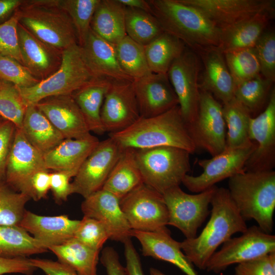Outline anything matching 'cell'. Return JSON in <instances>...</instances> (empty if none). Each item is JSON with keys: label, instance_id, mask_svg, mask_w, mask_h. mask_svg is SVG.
Returning a JSON list of instances; mask_svg holds the SVG:
<instances>
[{"label": "cell", "instance_id": "obj_1", "mask_svg": "<svg viewBox=\"0 0 275 275\" xmlns=\"http://www.w3.org/2000/svg\"><path fill=\"white\" fill-rule=\"evenodd\" d=\"M210 205V217L200 235L180 242L183 253L200 269H206L207 263L220 245L248 228L227 188L217 187Z\"/></svg>", "mask_w": 275, "mask_h": 275}, {"label": "cell", "instance_id": "obj_2", "mask_svg": "<svg viewBox=\"0 0 275 275\" xmlns=\"http://www.w3.org/2000/svg\"><path fill=\"white\" fill-rule=\"evenodd\" d=\"M108 136L123 149L170 146L190 154L197 149L178 105L155 117H140L127 128Z\"/></svg>", "mask_w": 275, "mask_h": 275}, {"label": "cell", "instance_id": "obj_3", "mask_svg": "<svg viewBox=\"0 0 275 275\" xmlns=\"http://www.w3.org/2000/svg\"><path fill=\"white\" fill-rule=\"evenodd\" d=\"M152 14L164 32L180 40L195 52L218 47L221 30L204 13L178 0H148Z\"/></svg>", "mask_w": 275, "mask_h": 275}, {"label": "cell", "instance_id": "obj_4", "mask_svg": "<svg viewBox=\"0 0 275 275\" xmlns=\"http://www.w3.org/2000/svg\"><path fill=\"white\" fill-rule=\"evenodd\" d=\"M230 195L242 217L254 219L264 232L273 229L275 209V172L241 173L229 178Z\"/></svg>", "mask_w": 275, "mask_h": 275}, {"label": "cell", "instance_id": "obj_5", "mask_svg": "<svg viewBox=\"0 0 275 275\" xmlns=\"http://www.w3.org/2000/svg\"><path fill=\"white\" fill-rule=\"evenodd\" d=\"M17 11L19 22L51 47L62 52L78 44L72 21L58 0L23 1Z\"/></svg>", "mask_w": 275, "mask_h": 275}, {"label": "cell", "instance_id": "obj_6", "mask_svg": "<svg viewBox=\"0 0 275 275\" xmlns=\"http://www.w3.org/2000/svg\"><path fill=\"white\" fill-rule=\"evenodd\" d=\"M95 78L76 44L62 52L60 66L53 74L34 86L18 89L27 106L35 105L47 97L71 95Z\"/></svg>", "mask_w": 275, "mask_h": 275}, {"label": "cell", "instance_id": "obj_7", "mask_svg": "<svg viewBox=\"0 0 275 275\" xmlns=\"http://www.w3.org/2000/svg\"><path fill=\"white\" fill-rule=\"evenodd\" d=\"M190 154L170 146L134 149L143 183L162 195L182 183L190 171Z\"/></svg>", "mask_w": 275, "mask_h": 275}, {"label": "cell", "instance_id": "obj_8", "mask_svg": "<svg viewBox=\"0 0 275 275\" xmlns=\"http://www.w3.org/2000/svg\"><path fill=\"white\" fill-rule=\"evenodd\" d=\"M217 187L214 185L195 195L186 193L179 186L166 191L162 196L168 211V225L178 229L186 239L196 237L210 213L209 205Z\"/></svg>", "mask_w": 275, "mask_h": 275}, {"label": "cell", "instance_id": "obj_9", "mask_svg": "<svg viewBox=\"0 0 275 275\" xmlns=\"http://www.w3.org/2000/svg\"><path fill=\"white\" fill-rule=\"evenodd\" d=\"M215 252L207 263L208 271L219 273L234 264H240L275 252V236L258 226L248 228L241 236L231 238Z\"/></svg>", "mask_w": 275, "mask_h": 275}, {"label": "cell", "instance_id": "obj_10", "mask_svg": "<svg viewBox=\"0 0 275 275\" xmlns=\"http://www.w3.org/2000/svg\"><path fill=\"white\" fill-rule=\"evenodd\" d=\"M131 229L156 232L167 228L169 214L162 195L144 183L120 200Z\"/></svg>", "mask_w": 275, "mask_h": 275}, {"label": "cell", "instance_id": "obj_11", "mask_svg": "<svg viewBox=\"0 0 275 275\" xmlns=\"http://www.w3.org/2000/svg\"><path fill=\"white\" fill-rule=\"evenodd\" d=\"M256 148V143L252 141L240 147L226 148L210 159H200L198 163L203 172L195 176L186 174L182 183L193 193L206 190L226 178L244 171L246 162Z\"/></svg>", "mask_w": 275, "mask_h": 275}, {"label": "cell", "instance_id": "obj_12", "mask_svg": "<svg viewBox=\"0 0 275 275\" xmlns=\"http://www.w3.org/2000/svg\"><path fill=\"white\" fill-rule=\"evenodd\" d=\"M200 58L191 49L186 47L171 65L167 75L178 100V106L188 126L197 116L200 89Z\"/></svg>", "mask_w": 275, "mask_h": 275}, {"label": "cell", "instance_id": "obj_13", "mask_svg": "<svg viewBox=\"0 0 275 275\" xmlns=\"http://www.w3.org/2000/svg\"><path fill=\"white\" fill-rule=\"evenodd\" d=\"M188 128L197 148L205 150L212 156L226 149L227 129L223 106L210 93L200 90L197 118Z\"/></svg>", "mask_w": 275, "mask_h": 275}, {"label": "cell", "instance_id": "obj_14", "mask_svg": "<svg viewBox=\"0 0 275 275\" xmlns=\"http://www.w3.org/2000/svg\"><path fill=\"white\" fill-rule=\"evenodd\" d=\"M124 150L109 137L99 141L71 183L72 194L85 199L101 189Z\"/></svg>", "mask_w": 275, "mask_h": 275}, {"label": "cell", "instance_id": "obj_15", "mask_svg": "<svg viewBox=\"0 0 275 275\" xmlns=\"http://www.w3.org/2000/svg\"><path fill=\"white\" fill-rule=\"evenodd\" d=\"M46 170H48L43 155L27 140L22 130L16 128L6 166V183L33 199L32 178L38 171Z\"/></svg>", "mask_w": 275, "mask_h": 275}, {"label": "cell", "instance_id": "obj_16", "mask_svg": "<svg viewBox=\"0 0 275 275\" xmlns=\"http://www.w3.org/2000/svg\"><path fill=\"white\" fill-rule=\"evenodd\" d=\"M249 138L256 148L245 165L244 171L273 170L275 164V90H271L265 109L250 120Z\"/></svg>", "mask_w": 275, "mask_h": 275}, {"label": "cell", "instance_id": "obj_17", "mask_svg": "<svg viewBox=\"0 0 275 275\" xmlns=\"http://www.w3.org/2000/svg\"><path fill=\"white\" fill-rule=\"evenodd\" d=\"M204 13L220 30L260 13L274 15L273 0H178Z\"/></svg>", "mask_w": 275, "mask_h": 275}, {"label": "cell", "instance_id": "obj_18", "mask_svg": "<svg viewBox=\"0 0 275 275\" xmlns=\"http://www.w3.org/2000/svg\"><path fill=\"white\" fill-rule=\"evenodd\" d=\"M132 82H113L107 90L100 113L102 125L105 132L122 131L140 118Z\"/></svg>", "mask_w": 275, "mask_h": 275}, {"label": "cell", "instance_id": "obj_19", "mask_svg": "<svg viewBox=\"0 0 275 275\" xmlns=\"http://www.w3.org/2000/svg\"><path fill=\"white\" fill-rule=\"evenodd\" d=\"M84 216L94 218L106 230L109 239L124 243L132 236V230L122 210L120 200L102 189L84 199Z\"/></svg>", "mask_w": 275, "mask_h": 275}, {"label": "cell", "instance_id": "obj_20", "mask_svg": "<svg viewBox=\"0 0 275 275\" xmlns=\"http://www.w3.org/2000/svg\"><path fill=\"white\" fill-rule=\"evenodd\" d=\"M140 117H155L178 105L167 74L152 73L132 82Z\"/></svg>", "mask_w": 275, "mask_h": 275}, {"label": "cell", "instance_id": "obj_21", "mask_svg": "<svg viewBox=\"0 0 275 275\" xmlns=\"http://www.w3.org/2000/svg\"><path fill=\"white\" fill-rule=\"evenodd\" d=\"M35 105L65 139H81L92 135L71 95L47 97Z\"/></svg>", "mask_w": 275, "mask_h": 275}, {"label": "cell", "instance_id": "obj_22", "mask_svg": "<svg viewBox=\"0 0 275 275\" xmlns=\"http://www.w3.org/2000/svg\"><path fill=\"white\" fill-rule=\"evenodd\" d=\"M80 46L87 66L96 77L112 82L133 81L121 68L116 45L100 37L91 29Z\"/></svg>", "mask_w": 275, "mask_h": 275}, {"label": "cell", "instance_id": "obj_23", "mask_svg": "<svg viewBox=\"0 0 275 275\" xmlns=\"http://www.w3.org/2000/svg\"><path fill=\"white\" fill-rule=\"evenodd\" d=\"M17 33L22 64L35 77L42 80L58 69L62 52L43 43L19 22Z\"/></svg>", "mask_w": 275, "mask_h": 275}, {"label": "cell", "instance_id": "obj_24", "mask_svg": "<svg viewBox=\"0 0 275 275\" xmlns=\"http://www.w3.org/2000/svg\"><path fill=\"white\" fill-rule=\"evenodd\" d=\"M203 64L200 90L210 93L224 104L234 97L235 83L227 66L224 54L217 47L195 52Z\"/></svg>", "mask_w": 275, "mask_h": 275}, {"label": "cell", "instance_id": "obj_25", "mask_svg": "<svg viewBox=\"0 0 275 275\" xmlns=\"http://www.w3.org/2000/svg\"><path fill=\"white\" fill-rule=\"evenodd\" d=\"M79 221L71 219L66 215L42 216L25 210L19 226L48 249L72 238Z\"/></svg>", "mask_w": 275, "mask_h": 275}, {"label": "cell", "instance_id": "obj_26", "mask_svg": "<svg viewBox=\"0 0 275 275\" xmlns=\"http://www.w3.org/2000/svg\"><path fill=\"white\" fill-rule=\"evenodd\" d=\"M132 235L140 242L144 256L171 263L186 275H199L182 251L180 242L172 237L168 228L156 232L132 230Z\"/></svg>", "mask_w": 275, "mask_h": 275}, {"label": "cell", "instance_id": "obj_27", "mask_svg": "<svg viewBox=\"0 0 275 275\" xmlns=\"http://www.w3.org/2000/svg\"><path fill=\"white\" fill-rule=\"evenodd\" d=\"M99 141L93 135L81 139H65L43 155L45 167L48 170L66 172L74 177Z\"/></svg>", "mask_w": 275, "mask_h": 275}, {"label": "cell", "instance_id": "obj_28", "mask_svg": "<svg viewBox=\"0 0 275 275\" xmlns=\"http://www.w3.org/2000/svg\"><path fill=\"white\" fill-rule=\"evenodd\" d=\"M273 15L269 13L258 14L221 30L217 47L224 54L254 47Z\"/></svg>", "mask_w": 275, "mask_h": 275}, {"label": "cell", "instance_id": "obj_29", "mask_svg": "<svg viewBox=\"0 0 275 275\" xmlns=\"http://www.w3.org/2000/svg\"><path fill=\"white\" fill-rule=\"evenodd\" d=\"M20 129L27 140L43 155L65 139L35 105L27 106Z\"/></svg>", "mask_w": 275, "mask_h": 275}, {"label": "cell", "instance_id": "obj_30", "mask_svg": "<svg viewBox=\"0 0 275 275\" xmlns=\"http://www.w3.org/2000/svg\"><path fill=\"white\" fill-rule=\"evenodd\" d=\"M112 82L97 77L71 94L91 132L98 134L105 132L102 125L100 113L105 95Z\"/></svg>", "mask_w": 275, "mask_h": 275}, {"label": "cell", "instance_id": "obj_31", "mask_svg": "<svg viewBox=\"0 0 275 275\" xmlns=\"http://www.w3.org/2000/svg\"><path fill=\"white\" fill-rule=\"evenodd\" d=\"M125 7L118 0H100L91 22V30L105 41L117 45L125 36Z\"/></svg>", "mask_w": 275, "mask_h": 275}, {"label": "cell", "instance_id": "obj_32", "mask_svg": "<svg viewBox=\"0 0 275 275\" xmlns=\"http://www.w3.org/2000/svg\"><path fill=\"white\" fill-rule=\"evenodd\" d=\"M143 183L136 161L134 149H125L102 189L120 200Z\"/></svg>", "mask_w": 275, "mask_h": 275}, {"label": "cell", "instance_id": "obj_33", "mask_svg": "<svg viewBox=\"0 0 275 275\" xmlns=\"http://www.w3.org/2000/svg\"><path fill=\"white\" fill-rule=\"evenodd\" d=\"M58 261L79 275H97L99 252L87 246L73 237L63 244L48 248Z\"/></svg>", "mask_w": 275, "mask_h": 275}, {"label": "cell", "instance_id": "obj_34", "mask_svg": "<svg viewBox=\"0 0 275 275\" xmlns=\"http://www.w3.org/2000/svg\"><path fill=\"white\" fill-rule=\"evenodd\" d=\"M144 47L151 72L167 74L173 62L186 46L178 38L164 32Z\"/></svg>", "mask_w": 275, "mask_h": 275}, {"label": "cell", "instance_id": "obj_35", "mask_svg": "<svg viewBox=\"0 0 275 275\" xmlns=\"http://www.w3.org/2000/svg\"><path fill=\"white\" fill-rule=\"evenodd\" d=\"M48 251L20 226L0 225V256L27 257Z\"/></svg>", "mask_w": 275, "mask_h": 275}, {"label": "cell", "instance_id": "obj_36", "mask_svg": "<svg viewBox=\"0 0 275 275\" xmlns=\"http://www.w3.org/2000/svg\"><path fill=\"white\" fill-rule=\"evenodd\" d=\"M222 106L227 129L226 148H238L251 143L249 130L252 117L250 112L234 97Z\"/></svg>", "mask_w": 275, "mask_h": 275}, {"label": "cell", "instance_id": "obj_37", "mask_svg": "<svg viewBox=\"0 0 275 275\" xmlns=\"http://www.w3.org/2000/svg\"><path fill=\"white\" fill-rule=\"evenodd\" d=\"M125 26L126 35L144 46L164 32L160 23L152 14L126 7Z\"/></svg>", "mask_w": 275, "mask_h": 275}, {"label": "cell", "instance_id": "obj_38", "mask_svg": "<svg viewBox=\"0 0 275 275\" xmlns=\"http://www.w3.org/2000/svg\"><path fill=\"white\" fill-rule=\"evenodd\" d=\"M116 50L121 68L133 80L152 73L144 46L126 36L116 45Z\"/></svg>", "mask_w": 275, "mask_h": 275}, {"label": "cell", "instance_id": "obj_39", "mask_svg": "<svg viewBox=\"0 0 275 275\" xmlns=\"http://www.w3.org/2000/svg\"><path fill=\"white\" fill-rule=\"evenodd\" d=\"M100 0H58L59 6L70 17L78 44L81 46L91 29V22Z\"/></svg>", "mask_w": 275, "mask_h": 275}, {"label": "cell", "instance_id": "obj_40", "mask_svg": "<svg viewBox=\"0 0 275 275\" xmlns=\"http://www.w3.org/2000/svg\"><path fill=\"white\" fill-rule=\"evenodd\" d=\"M273 83L260 74L237 86L234 97L251 114L259 110L265 103Z\"/></svg>", "mask_w": 275, "mask_h": 275}, {"label": "cell", "instance_id": "obj_41", "mask_svg": "<svg viewBox=\"0 0 275 275\" xmlns=\"http://www.w3.org/2000/svg\"><path fill=\"white\" fill-rule=\"evenodd\" d=\"M224 54L236 87L260 74L259 63L253 47Z\"/></svg>", "mask_w": 275, "mask_h": 275}, {"label": "cell", "instance_id": "obj_42", "mask_svg": "<svg viewBox=\"0 0 275 275\" xmlns=\"http://www.w3.org/2000/svg\"><path fill=\"white\" fill-rule=\"evenodd\" d=\"M31 198L0 181V225L19 226Z\"/></svg>", "mask_w": 275, "mask_h": 275}, {"label": "cell", "instance_id": "obj_43", "mask_svg": "<svg viewBox=\"0 0 275 275\" xmlns=\"http://www.w3.org/2000/svg\"><path fill=\"white\" fill-rule=\"evenodd\" d=\"M26 107L18 88L0 80V117L20 129Z\"/></svg>", "mask_w": 275, "mask_h": 275}, {"label": "cell", "instance_id": "obj_44", "mask_svg": "<svg viewBox=\"0 0 275 275\" xmlns=\"http://www.w3.org/2000/svg\"><path fill=\"white\" fill-rule=\"evenodd\" d=\"M74 238L89 248L100 252L109 235L98 221L84 216L75 232Z\"/></svg>", "mask_w": 275, "mask_h": 275}, {"label": "cell", "instance_id": "obj_45", "mask_svg": "<svg viewBox=\"0 0 275 275\" xmlns=\"http://www.w3.org/2000/svg\"><path fill=\"white\" fill-rule=\"evenodd\" d=\"M0 80L11 83L18 88L31 87L41 81L16 60L2 55H0Z\"/></svg>", "mask_w": 275, "mask_h": 275}, {"label": "cell", "instance_id": "obj_46", "mask_svg": "<svg viewBox=\"0 0 275 275\" xmlns=\"http://www.w3.org/2000/svg\"><path fill=\"white\" fill-rule=\"evenodd\" d=\"M258 58L260 73L265 78L275 80V34L266 31L261 35L254 46Z\"/></svg>", "mask_w": 275, "mask_h": 275}, {"label": "cell", "instance_id": "obj_47", "mask_svg": "<svg viewBox=\"0 0 275 275\" xmlns=\"http://www.w3.org/2000/svg\"><path fill=\"white\" fill-rule=\"evenodd\" d=\"M18 23L19 15L16 10L9 19L0 24V55L12 58L22 64L17 33Z\"/></svg>", "mask_w": 275, "mask_h": 275}, {"label": "cell", "instance_id": "obj_48", "mask_svg": "<svg viewBox=\"0 0 275 275\" xmlns=\"http://www.w3.org/2000/svg\"><path fill=\"white\" fill-rule=\"evenodd\" d=\"M235 275H275V252L238 264Z\"/></svg>", "mask_w": 275, "mask_h": 275}, {"label": "cell", "instance_id": "obj_49", "mask_svg": "<svg viewBox=\"0 0 275 275\" xmlns=\"http://www.w3.org/2000/svg\"><path fill=\"white\" fill-rule=\"evenodd\" d=\"M16 128L10 121L0 119V181L5 180L6 166Z\"/></svg>", "mask_w": 275, "mask_h": 275}, {"label": "cell", "instance_id": "obj_50", "mask_svg": "<svg viewBox=\"0 0 275 275\" xmlns=\"http://www.w3.org/2000/svg\"><path fill=\"white\" fill-rule=\"evenodd\" d=\"M37 269L27 257L6 258L0 256V275L21 273L31 275Z\"/></svg>", "mask_w": 275, "mask_h": 275}, {"label": "cell", "instance_id": "obj_51", "mask_svg": "<svg viewBox=\"0 0 275 275\" xmlns=\"http://www.w3.org/2000/svg\"><path fill=\"white\" fill-rule=\"evenodd\" d=\"M71 178L70 174L64 172L50 173V189L57 202L66 201L69 196L72 194L70 182Z\"/></svg>", "mask_w": 275, "mask_h": 275}, {"label": "cell", "instance_id": "obj_52", "mask_svg": "<svg viewBox=\"0 0 275 275\" xmlns=\"http://www.w3.org/2000/svg\"><path fill=\"white\" fill-rule=\"evenodd\" d=\"M33 265L45 275H79L75 271L60 262L46 259H31Z\"/></svg>", "mask_w": 275, "mask_h": 275}, {"label": "cell", "instance_id": "obj_53", "mask_svg": "<svg viewBox=\"0 0 275 275\" xmlns=\"http://www.w3.org/2000/svg\"><path fill=\"white\" fill-rule=\"evenodd\" d=\"M100 260L107 275H126L125 268L120 262L119 255L113 248H105L102 251Z\"/></svg>", "mask_w": 275, "mask_h": 275}, {"label": "cell", "instance_id": "obj_54", "mask_svg": "<svg viewBox=\"0 0 275 275\" xmlns=\"http://www.w3.org/2000/svg\"><path fill=\"white\" fill-rule=\"evenodd\" d=\"M50 184L49 170H41L35 174L31 180L33 200L38 201L45 198L50 189Z\"/></svg>", "mask_w": 275, "mask_h": 275}, {"label": "cell", "instance_id": "obj_55", "mask_svg": "<svg viewBox=\"0 0 275 275\" xmlns=\"http://www.w3.org/2000/svg\"><path fill=\"white\" fill-rule=\"evenodd\" d=\"M126 275H144L141 260L130 239L124 243Z\"/></svg>", "mask_w": 275, "mask_h": 275}, {"label": "cell", "instance_id": "obj_56", "mask_svg": "<svg viewBox=\"0 0 275 275\" xmlns=\"http://www.w3.org/2000/svg\"><path fill=\"white\" fill-rule=\"evenodd\" d=\"M24 0H0V24L9 19Z\"/></svg>", "mask_w": 275, "mask_h": 275}, {"label": "cell", "instance_id": "obj_57", "mask_svg": "<svg viewBox=\"0 0 275 275\" xmlns=\"http://www.w3.org/2000/svg\"><path fill=\"white\" fill-rule=\"evenodd\" d=\"M124 7L141 10L152 14L150 5L145 0H118Z\"/></svg>", "mask_w": 275, "mask_h": 275}, {"label": "cell", "instance_id": "obj_58", "mask_svg": "<svg viewBox=\"0 0 275 275\" xmlns=\"http://www.w3.org/2000/svg\"><path fill=\"white\" fill-rule=\"evenodd\" d=\"M149 271L150 275H167L160 270L155 268H150Z\"/></svg>", "mask_w": 275, "mask_h": 275}, {"label": "cell", "instance_id": "obj_59", "mask_svg": "<svg viewBox=\"0 0 275 275\" xmlns=\"http://www.w3.org/2000/svg\"><path fill=\"white\" fill-rule=\"evenodd\" d=\"M2 118H1V117H0V119H2Z\"/></svg>", "mask_w": 275, "mask_h": 275}]
</instances>
